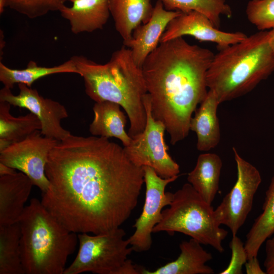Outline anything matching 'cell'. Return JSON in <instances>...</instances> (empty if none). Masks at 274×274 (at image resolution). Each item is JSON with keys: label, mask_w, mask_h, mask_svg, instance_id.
Returning a JSON list of instances; mask_svg holds the SVG:
<instances>
[{"label": "cell", "mask_w": 274, "mask_h": 274, "mask_svg": "<svg viewBox=\"0 0 274 274\" xmlns=\"http://www.w3.org/2000/svg\"><path fill=\"white\" fill-rule=\"evenodd\" d=\"M50 186L41 202L75 233L120 227L136 207L144 183L142 167L108 138L71 133L51 150L45 168Z\"/></svg>", "instance_id": "6da1fadb"}, {"label": "cell", "mask_w": 274, "mask_h": 274, "mask_svg": "<svg viewBox=\"0 0 274 274\" xmlns=\"http://www.w3.org/2000/svg\"><path fill=\"white\" fill-rule=\"evenodd\" d=\"M214 54L183 37L160 43L142 66L153 117L175 145L188 135L192 114L208 90L207 73Z\"/></svg>", "instance_id": "7a4b0ae2"}, {"label": "cell", "mask_w": 274, "mask_h": 274, "mask_svg": "<svg viewBox=\"0 0 274 274\" xmlns=\"http://www.w3.org/2000/svg\"><path fill=\"white\" fill-rule=\"evenodd\" d=\"M71 59L84 80L86 94L95 102L119 104L129 119V135L132 138L142 133L147 122L144 98L147 91L142 67L135 63L131 50L123 46L105 64L82 55Z\"/></svg>", "instance_id": "3957f363"}, {"label": "cell", "mask_w": 274, "mask_h": 274, "mask_svg": "<svg viewBox=\"0 0 274 274\" xmlns=\"http://www.w3.org/2000/svg\"><path fill=\"white\" fill-rule=\"evenodd\" d=\"M270 30H261L219 49L207 73V85L220 104L251 91L274 71Z\"/></svg>", "instance_id": "277c9868"}, {"label": "cell", "mask_w": 274, "mask_h": 274, "mask_svg": "<svg viewBox=\"0 0 274 274\" xmlns=\"http://www.w3.org/2000/svg\"><path fill=\"white\" fill-rule=\"evenodd\" d=\"M23 268L26 274H63L77 244L68 230L37 198H32L19 220Z\"/></svg>", "instance_id": "5b68a950"}, {"label": "cell", "mask_w": 274, "mask_h": 274, "mask_svg": "<svg viewBox=\"0 0 274 274\" xmlns=\"http://www.w3.org/2000/svg\"><path fill=\"white\" fill-rule=\"evenodd\" d=\"M169 207L162 212L160 221L153 233L178 232L190 236L201 244L210 245L219 253L224 251L222 242L228 231L217 221L214 209L206 202L189 183L173 193Z\"/></svg>", "instance_id": "8992f818"}, {"label": "cell", "mask_w": 274, "mask_h": 274, "mask_svg": "<svg viewBox=\"0 0 274 274\" xmlns=\"http://www.w3.org/2000/svg\"><path fill=\"white\" fill-rule=\"evenodd\" d=\"M125 234L120 227L92 235L79 233L78 252L63 274H138L137 265L127 258L133 249Z\"/></svg>", "instance_id": "52a82bcc"}, {"label": "cell", "mask_w": 274, "mask_h": 274, "mask_svg": "<svg viewBox=\"0 0 274 274\" xmlns=\"http://www.w3.org/2000/svg\"><path fill=\"white\" fill-rule=\"evenodd\" d=\"M147 122L144 131L131 138L129 144L124 147L129 159L139 167L148 166L163 178L178 176L179 165L167 152L168 146L164 138L165 126L152 116L151 99L147 93L144 98Z\"/></svg>", "instance_id": "ba28073f"}, {"label": "cell", "mask_w": 274, "mask_h": 274, "mask_svg": "<svg viewBox=\"0 0 274 274\" xmlns=\"http://www.w3.org/2000/svg\"><path fill=\"white\" fill-rule=\"evenodd\" d=\"M236 164L237 180L233 188L214 210L215 218L227 226L232 235H236L251 212L254 197L261 182L259 171L243 158L232 148Z\"/></svg>", "instance_id": "9c48e42d"}, {"label": "cell", "mask_w": 274, "mask_h": 274, "mask_svg": "<svg viewBox=\"0 0 274 274\" xmlns=\"http://www.w3.org/2000/svg\"><path fill=\"white\" fill-rule=\"evenodd\" d=\"M59 141L43 135L37 130L24 140L0 151V162L25 174L42 193L50 182L45 168L50 153Z\"/></svg>", "instance_id": "30bf717a"}, {"label": "cell", "mask_w": 274, "mask_h": 274, "mask_svg": "<svg viewBox=\"0 0 274 274\" xmlns=\"http://www.w3.org/2000/svg\"><path fill=\"white\" fill-rule=\"evenodd\" d=\"M142 167L146 185L145 200L142 212L133 225L135 231L128 238L133 251L137 252H146L151 248L153 229L161 219L163 208L169 206L173 199V193L165 192V188L179 177L178 175L163 178L151 167Z\"/></svg>", "instance_id": "8fae6325"}, {"label": "cell", "mask_w": 274, "mask_h": 274, "mask_svg": "<svg viewBox=\"0 0 274 274\" xmlns=\"http://www.w3.org/2000/svg\"><path fill=\"white\" fill-rule=\"evenodd\" d=\"M18 95H14L11 89L4 87L0 90V101H7L13 106L25 108L34 114L41 123V133L46 137L59 141L71 134L61 124V120L68 117L63 105L44 98L36 89L24 84H18Z\"/></svg>", "instance_id": "7c38bea8"}, {"label": "cell", "mask_w": 274, "mask_h": 274, "mask_svg": "<svg viewBox=\"0 0 274 274\" xmlns=\"http://www.w3.org/2000/svg\"><path fill=\"white\" fill-rule=\"evenodd\" d=\"M184 36H191L201 41L215 43L219 49L238 43L247 37L241 32L221 31L215 27L207 16L194 11L181 12L173 19L162 34L160 43Z\"/></svg>", "instance_id": "4fadbf2b"}, {"label": "cell", "mask_w": 274, "mask_h": 274, "mask_svg": "<svg viewBox=\"0 0 274 274\" xmlns=\"http://www.w3.org/2000/svg\"><path fill=\"white\" fill-rule=\"evenodd\" d=\"M181 12L166 10L158 0L149 20L136 28L131 39L123 42L131 51L135 63L142 67L147 57L158 46L160 38L169 22Z\"/></svg>", "instance_id": "5bb4252c"}, {"label": "cell", "mask_w": 274, "mask_h": 274, "mask_svg": "<svg viewBox=\"0 0 274 274\" xmlns=\"http://www.w3.org/2000/svg\"><path fill=\"white\" fill-rule=\"evenodd\" d=\"M33 185L22 172L0 176V226L19 222Z\"/></svg>", "instance_id": "9a60e30c"}, {"label": "cell", "mask_w": 274, "mask_h": 274, "mask_svg": "<svg viewBox=\"0 0 274 274\" xmlns=\"http://www.w3.org/2000/svg\"><path fill=\"white\" fill-rule=\"evenodd\" d=\"M72 3L71 7L64 5L59 11L74 34L102 29L111 14L109 0H75Z\"/></svg>", "instance_id": "2e32d148"}, {"label": "cell", "mask_w": 274, "mask_h": 274, "mask_svg": "<svg viewBox=\"0 0 274 274\" xmlns=\"http://www.w3.org/2000/svg\"><path fill=\"white\" fill-rule=\"evenodd\" d=\"M199 242L191 238L180 244L181 253L175 260L150 271L140 268L143 274H213L214 269L206 264L213 259Z\"/></svg>", "instance_id": "e0dca14e"}, {"label": "cell", "mask_w": 274, "mask_h": 274, "mask_svg": "<svg viewBox=\"0 0 274 274\" xmlns=\"http://www.w3.org/2000/svg\"><path fill=\"white\" fill-rule=\"evenodd\" d=\"M220 104L216 94L209 89L191 119L190 130L196 134V147L200 151H208L219 143L220 129L217 109Z\"/></svg>", "instance_id": "ac0fdd59"}, {"label": "cell", "mask_w": 274, "mask_h": 274, "mask_svg": "<svg viewBox=\"0 0 274 274\" xmlns=\"http://www.w3.org/2000/svg\"><path fill=\"white\" fill-rule=\"evenodd\" d=\"M110 14L123 42L131 39L134 29L150 19L154 7L151 0H109Z\"/></svg>", "instance_id": "d6986e66"}, {"label": "cell", "mask_w": 274, "mask_h": 274, "mask_svg": "<svg viewBox=\"0 0 274 274\" xmlns=\"http://www.w3.org/2000/svg\"><path fill=\"white\" fill-rule=\"evenodd\" d=\"M120 107L109 101L95 102L93 107L94 118L89 126L91 134L108 139L115 138L124 147L128 145L131 138L125 131L126 117Z\"/></svg>", "instance_id": "ffe728a7"}, {"label": "cell", "mask_w": 274, "mask_h": 274, "mask_svg": "<svg viewBox=\"0 0 274 274\" xmlns=\"http://www.w3.org/2000/svg\"><path fill=\"white\" fill-rule=\"evenodd\" d=\"M222 161L219 155L200 154L195 166L188 174L187 181L206 202L212 204L219 187Z\"/></svg>", "instance_id": "44dd1931"}, {"label": "cell", "mask_w": 274, "mask_h": 274, "mask_svg": "<svg viewBox=\"0 0 274 274\" xmlns=\"http://www.w3.org/2000/svg\"><path fill=\"white\" fill-rule=\"evenodd\" d=\"M10 108L9 102L0 101V151L42 128L39 119L32 113L16 117L10 113Z\"/></svg>", "instance_id": "7402d4cb"}, {"label": "cell", "mask_w": 274, "mask_h": 274, "mask_svg": "<svg viewBox=\"0 0 274 274\" xmlns=\"http://www.w3.org/2000/svg\"><path fill=\"white\" fill-rule=\"evenodd\" d=\"M262 210L246 235L244 246L248 260L257 257L262 245L274 234V176L265 192Z\"/></svg>", "instance_id": "603a6c76"}, {"label": "cell", "mask_w": 274, "mask_h": 274, "mask_svg": "<svg viewBox=\"0 0 274 274\" xmlns=\"http://www.w3.org/2000/svg\"><path fill=\"white\" fill-rule=\"evenodd\" d=\"M59 73H74L79 72L71 58L58 65L52 67L38 66L35 61H30L26 68L17 70L10 68L0 62V81L4 87L12 89L16 84L22 83L31 87L34 82L49 75Z\"/></svg>", "instance_id": "cb8c5ba5"}, {"label": "cell", "mask_w": 274, "mask_h": 274, "mask_svg": "<svg viewBox=\"0 0 274 274\" xmlns=\"http://www.w3.org/2000/svg\"><path fill=\"white\" fill-rule=\"evenodd\" d=\"M19 222L0 226V274L25 273L21 260Z\"/></svg>", "instance_id": "d4e9b609"}, {"label": "cell", "mask_w": 274, "mask_h": 274, "mask_svg": "<svg viewBox=\"0 0 274 274\" xmlns=\"http://www.w3.org/2000/svg\"><path fill=\"white\" fill-rule=\"evenodd\" d=\"M164 8L168 11L182 13L198 12L207 16L217 28L220 25V16L228 17L232 15V10L225 0H161Z\"/></svg>", "instance_id": "484cf974"}, {"label": "cell", "mask_w": 274, "mask_h": 274, "mask_svg": "<svg viewBox=\"0 0 274 274\" xmlns=\"http://www.w3.org/2000/svg\"><path fill=\"white\" fill-rule=\"evenodd\" d=\"M67 0H6L7 7L30 19L59 11Z\"/></svg>", "instance_id": "4316f807"}, {"label": "cell", "mask_w": 274, "mask_h": 274, "mask_svg": "<svg viewBox=\"0 0 274 274\" xmlns=\"http://www.w3.org/2000/svg\"><path fill=\"white\" fill-rule=\"evenodd\" d=\"M249 21L260 30L274 28V0H252L247 6Z\"/></svg>", "instance_id": "83f0119b"}, {"label": "cell", "mask_w": 274, "mask_h": 274, "mask_svg": "<svg viewBox=\"0 0 274 274\" xmlns=\"http://www.w3.org/2000/svg\"><path fill=\"white\" fill-rule=\"evenodd\" d=\"M231 250V258L228 266L220 274H241L242 267L248 260L244 244L241 239L235 235L232 238L229 244Z\"/></svg>", "instance_id": "f1b7e54d"}, {"label": "cell", "mask_w": 274, "mask_h": 274, "mask_svg": "<svg viewBox=\"0 0 274 274\" xmlns=\"http://www.w3.org/2000/svg\"><path fill=\"white\" fill-rule=\"evenodd\" d=\"M266 256L264 266L266 274H274V235L265 241Z\"/></svg>", "instance_id": "f546056e"}, {"label": "cell", "mask_w": 274, "mask_h": 274, "mask_svg": "<svg viewBox=\"0 0 274 274\" xmlns=\"http://www.w3.org/2000/svg\"><path fill=\"white\" fill-rule=\"evenodd\" d=\"M245 265L247 274H266L261 269L257 257L248 259Z\"/></svg>", "instance_id": "4dcf8cb0"}, {"label": "cell", "mask_w": 274, "mask_h": 274, "mask_svg": "<svg viewBox=\"0 0 274 274\" xmlns=\"http://www.w3.org/2000/svg\"><path fill=\"white\" fill-rule=\"evenodd\" d=\"M15 169L0 162V176L16 173Z\"/></svg>", "instance_id": "1f68e13d"}, {"label": "cell", "mask_w": 274, "mask_h": 274, "mask_svg": "<svg viewBox=\"0 0 274 274\" xmlns=\"http://www.w3.org/2000/svg\"><path fill=\"white\" fill-rule=\"evenodd\" d=\"M269 44L270 48L274 53V28L270 30V36L269 39Z\"/></svg>", "instance_id": "d6a6232c"}, {"label": "cell", "mask_w": 274, "mask_h": 274, "mask_svg": "<svg viewBox=\"0 0 274 274\" xmlns=\"http://www.w3.org/2000/svg\"><path fill=\"white\" fill-rule=\"evenodd\" d=\"M5 7H7L6 0H0V14H2Z\"/></svg>", "instance_id": "836d02e7"}, {"label": "cell", "mask_w": 274, "mask_h": 274, "mask_svg": "<svg viewBox=\"0 0 274 274\" xmlns=\"http://www.w3.org/2000/svg\"><path fill=\"white\" fill-rule=\"evenodd\" d=\"M67 1H70V2H72L73 1H75V0H67Z\"/></svg>", "instance_id": "e575fe53"}, {"label": "cell", "mask_w": 274, "mask_h": 274, "mask_svg": "<svg viewBox=\"0 0 274 274\" xmlns=\"http://www.w3.org/2000/svg\"><path fill=\"white\" fill-rule=\"evenodd\" d=\"M256 1H261V0H256Z\"/></svg>", "instance_id": "d590c367"}]
</instances>
